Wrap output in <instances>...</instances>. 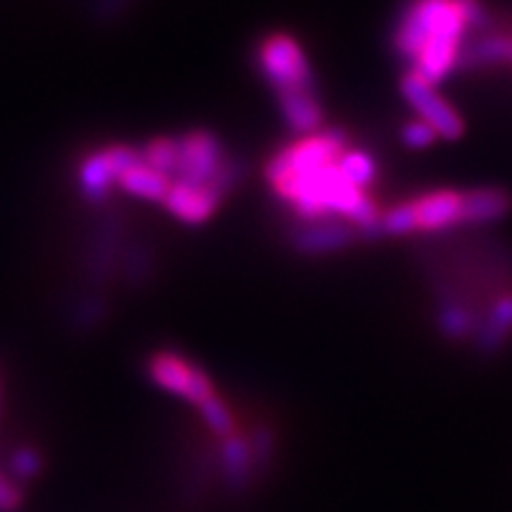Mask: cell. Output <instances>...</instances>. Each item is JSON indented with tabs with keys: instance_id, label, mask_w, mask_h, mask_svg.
Instances as JSON below:
<instances>
[{
	"instance_id": "1",
	"label": "cell",
	"mask_w": 512,
	"mask_h": 512,
	"mask_svg": "<svg viewBox=\"0 0 512 512\" xmlns=\"http://www.w3.org/2000/svg\"><path fill=\"white\" fill-rule=\"evenodd\" d=\"M486 12L479 0H413L399 19L394 46L406 62H415L434 41H463L470 29L482 27Z\"/></svg>"
},
{
	"instance_id": "2",
	"label": "cell",
	"mask_w": 512,
	"mask_h": 512,
	"mask_svg": "<svg viewBox=\"0 0 512 512\" xmlns=\"http://www.w3.org/2000/svg\"><path fill=\"white\" fill-rule=\"evenodd\" d=\"M261 74L271 83L275 95L316 93V76L304 48L290 34H271L256 50Z\"/></svg>"
},
{
	"instance_id": "3",
	"label": "cell",
	"mask_w": 512,
	"mask_h": 512,
	"mask_svg": "<svg viewBox=\"0 0 512 512\" xmlns=\"http://www.w3.org/2000/svg\"><path fill=\"white\" fill-rule=\"evenodd\" d=\"M147 373L164 392L181 396L183 401L197 408L204 401H209L211 396H216L211 377L200 366L190 363L188 358L176 354V351H159V354L152 356L147 361Z\"/></svg>"
},
{
	"instance_id": "4",
	"label": "cell",
	"mask_w": 512,
	"mask_h": 512,
	"mask_svg": "<svg viewBox=\"0 0 512 512\" xmlns=\"http://www.w3.org/2000/svg\"><path fill=\"white\" fill-rule=\"evenodd\" d=\"M403 100L408 107L418 114V119L430 124L437 131L439 138L458 140L465 133V121L460 117L456 107L448 102L444 95H439L437 86L427 83L415 72H406L399 83Z\"/></svg>"
},
{
	"instance_id": "5",
	"label": "cell",
	"mask_w": 512,
	"mask_h": 512,
	"mask_svg": "<svg viewBox=\"0 0 512 512\" xmlns=\"http://www.w3.org/2000/svg\"><path fill=\"white\" fill-rule=\"evenodd\" d=\"M143 159V152L131 145H110L93 152L81 162L79 188L88 202H102L117 188L124 171Z\"/></svg>"
},
{
	"instance_id": "6",
	"label": "cell",
	"mask_w": 512,
	"mask_h": 512,
	"mask_svg": "<svg viewBox=\"0 0 512 512\" xmlns=\"http://www.w3.org/2000/svg\"><path fill=\"white\" fill-rule=\"evenodd\" d=\"M228 164L223 145L214 133L192 131L178 138V169L174 181L209 185Z\"/></svg>"
},
{
	"instance_id": "7",
	"label": "cell",
	"mask_w": 512,
	"mask_h": 512,
	"mask_svg": "<svg viewBox=\"0 0 512 512\" xmlns=\"http://www.w3.org/2000/svg\"><path fill=\"white\" fill-rule=\"evenodd\" d=\"M221 202L223 195L219 190L211 188V185H190L174 181L162 204L178 221L190 223V226H200V223H207L214 216V211L221 207Z\"/></svg>"
},
{
	"instance_id": "8",
	"label": "cell",
	"mask_w": 512,
	"mask_h": 512,
	"mask_svg": "<svg viewBox=\"0 0 512 512\" xmlns=\"http://www.w3.org/2000/svg\"><path fill=\"white\" fill-rule=\"evenodd\" d=\"M413 207L418 230H425V233H439V230L463 226V192H425V195L415 197Z\"/></svg>"
},
{
	"instance_id": "9",
	"label": "cell",
	"mask_w": 512,
	"mask_h": 512,
	"mask_svg": "<svg viewBox=\"0 0 512 512\" xmlns=\"http://www.w3.org/2000/svg\"><path fill=\"white\" fill-rule=\"evenodd\" d=\"M358 230L342 219H323L316 223H304L294 233V247L304 254H330L349 247L356 240Z\"/></svg>"
},
{
	"instance_id": "10",
	"label": "cell",
	"mask_w": 512,
	"mask_h": 512,
	"mask_svg": "<svg viewBox=\"0 0 512 512\" xmlns=\"http://www.w3.org/2000/svg\"><path fill=\"white\" fill-rule=\"evenodd\" d=\"M512 197L503 188H475L463 192V226H489L508 216Z\"/></svg>"
},
{
	"instance_id": "11",
	"label": "cell",
	"mask_w": 512,
	"mask_h": 512,
	"mask_svg": "<svg viewBox=\"0 0 512 512\" xmlns=\"http://www.w3.org/2000/svg\"><path fill=\"white\" fill-rule=\"evenodd\" d=\"M219 460L223 477H226V484L233 491H245L249 479L256 472L254 453L252 446H249V437L245 434L235 432L233 437L221 439L219 446Z\"/></svg>"
},
{
	"instance_id": "12",
	"label": "cell",
	"mask_w": 512,
	"mask_h": 512,
	"mask_svg": "<svg viewBox=\"0 0 512 512\" xmlns=\"http://www.w3.org/2000/svg\"><path fill=\"white\" fill-rule=\"evenodd\" d=\"M278 105L287 126H290L299 138L323 131V128H320L323 126V107H320L316 93L306 91L278 95Z\"/></svg>"
},
{
	"instance_id": "13",
	"label": "cell",
	"mask_w": 512,
	"mask_h": 512,
	"mask_svg": "<svg viewBox=\"0 0 512 512\" xmlns=\"http://www.w3.org/2000/svg\"><path fill=\"white\" fill-rule=\"evenodd\" d=\"M512 335V292H505L501 297L494 299L491 309L475 332L477 347L484 354H494L508 342Z\"/></svg>"
},
{
	"instance_id": "14",
	"label": "cell",
	"mask_w": 512,
	"mask_h": 512,
	"mask_svg": "<svg viewBox=\"0 0 512 512\" xmlns=\"http://www.w3.org/2000/svg\"><path fill=\"white\" fill-rule=\"evenodd\" d=\"M171 183H174V178L162 174V171L152 169L150 164H145L143 159H140L138 164H133L131 169L121 174V178L117 181V188L124 190L126 195L138 197V200L164 202V197L169 195L171 190Z\"/></svg>"
},
{
	"instance_id": "15",
	"label": "cell",
	"mask_w": 512,
	"mask_h": 512,
	"mask_svg": "<svg viewBox=\"0 0 512 512\" xmlns=\"http://www.w3.org/2000/svg\"><path fill=\"white\" fill-rule=\"evenodd\" d=\"M512 38L508 36H484L479 41L463 46L460 53V67H486V64H496L510 60Z\"/></svg>"
},
{
	"instance_id": "16",
	"label": "cell",
	"mask_w": 512,
	"mask_h": 512,
	"mask_svg": "<svg viewBox=\"0 0 512 512\" xmlns=\"http://www.w3.org/2000/svg\"><path fill=\"white\" fill-rule=\"evenodd\" d=\"M339 171L351 185L358 190H368L377 178V162L368 150H358V147H349L342 157H339Z\"/></svg>"
},
{
	"instance_id": "17",
	"label": "cell",
	"mask_w": 512,
	"mask_h": 512,
	"mask_svg": "<svg viewBox=\"0 0 512 512\" xmlns=\"http://www.w3.org/2000/svg\"><path fill=\"white\" fill-rule=\"evenodd\" d=\"M437 325L441 335L448 339H465L470 337L472 332H477L479 328V323L475 320V316H472V311L458 302H446L441 306Z\"/></svg>"
},
{
	"instance_id": "18",
	"label": "cell",
	"mask_w": 512,
	"mask_h": 512,
	"mask_svg": "<svg viewBox=\"0 0 512 512\" xmlns=\"http://www.w3.org/2000/svg\"><path fill=\"white\" fill-rule=\"evenodd\" d=\"M197 411H200L202 422L209 427V432L214 434V437L226 439V437H233V434L238 432V422H235V415L228 408V403L223 401L219 394L211 396L209 401H204L202 406L197 408Z\"/></svg>"
},
{
	"instance_id": "19",
	"label": "cell",
	"mask_w": 512,
	"mask_h": 512,
	"mask_svg": "<svg viewBox=\"0 0 512 512\" xmlns=\"http://www.w3.org/2000/svg\"><path fill=\"white\" fill-rule=\"evenodd\" d=\"M143 162L152 169L162 171L169 178L176 176L178 169V138H155L143 147Z\"/></svg>"
},
{
	"instance_id": "20",
	"label": "cell",
	"mask_w": 512,
	"mask_h": 512,
	"mask_svg": "<svg viewBox=\"0 0 512 512\" xmlns=\"http://www.w3.org/2000/svg\"><path fill=\"white\" fill-rule=\"evenodd\" d=\"M8 470L12 482L19 484H29L43 472V456L31 446H19L12 451V456L8 460Z\"/></svg>"
},
{
	"instance_id": "21",
	"label": "cell",
	"mask_w": 512,
	"mask_h": 512,
	"mask_svg": "<svg viewBox=\"0 0 512 512\" xmlns=\"http://www.w3.org/2000/svg\"><path fill=\"white\" fill-rule=\"evenodd\" d=\"M380 230L384 235H394V238H401V235L418 233V219H415V207L413 200L394 204L392 209H387L382 214Z\"/></svg>"
},
{
	"instance_id": "22",
	"label": "cell",
	"mask_w": 512,
	"mask_h": 512,
	"mask_svg": "<svg viewBox=\"0 0 512 512\" xmlns=\"http://www.w3.org/2000/svg\"><path fill=\"white\" fill-rule=\"evenodd\" d=\"M437 140V131L418 117L413 121H406V124L401 126V143L406 145L408 150H427V147H432Z\"/></svg>"
},
{
	"instance_id": "23",
	"label": "cell",
	"mask_w": 512,
	"mask_h": 512,
	"mask_svg": "<svg viewBox=\"0 0 512 512\" xmlns=\"http://www.w3.org/2000/svg\"><path fill=\"white\" fill-rule=\"evenodd\" d=\"M22 489L10 477L0 475V512H17L22 508Z\"/></svg>"
},
{
	"instance_id": "24",
	"label": "cell",
	"mask_w": 512,
	"mask_h": 512,
	"mask_svg": "<svg viewBox=\"0 0 512 512\" xmlns=\"http://www.w3.org/2000/svg\"><path fill=\"white\" fill-rule=\"evenodd\" d=\"M510 62H512V50H510Z\"/></svg>"
}]
</instances>
